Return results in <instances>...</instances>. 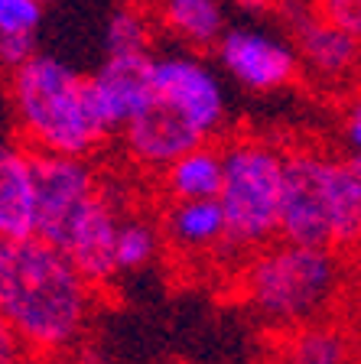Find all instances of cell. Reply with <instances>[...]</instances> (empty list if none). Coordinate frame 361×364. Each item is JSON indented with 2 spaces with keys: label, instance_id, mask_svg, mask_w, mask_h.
<instances>
[{
  "label": "cell",
  "instance_id": "6da1fadb",
  "mask_svg": "<svg viewBox=\"0 0 361 364\" xmlns=\"http://www.w3.org/2000/svg\"><path fill=\"white\" fill-rule=\"evenodd\" d=\"M95 289L46 237L0 241V316L36 361L66 358L82 341L95 312Z\"/></svg>",
  "mask_w": 361,
  "mask_h": 364
},
{
  "label": "cell",
  "instance_id": "7a4b0ae2",
  "mask_svg": "<svg viewBox=\"0 0 361 364\" xmlns=\"http://www.w3.org/2000/svg\"><path fill=\"white\" fill-rule=\"evenodd\" d=\"M345 260L332 247H306L293 241H277L257 247L238 267L241 303L273 328H293L332 309L342 289Z\"/></svg>",
  "mask_w": 361,
  "mask_h": 364
},
{
  "label": "cell",
  "instance_id": "3957f363",
  "mask_svg": "<svg viewBox=\"0 0 361 364\" xmlns=\"http://www.w3.org/2000/svg\"><path fill=\"white\" fill-rule=\"evenodd\" d=\"M10 105L20 140L33 153L91 156L108 140L91 111L85 75L53 55L36 53L10 72Z\"/></svg>",
  "mask_w": 361,
  "mask_h": 364
},
{
  "label": "cell",
  "instance_id": "277c9868",
  "mask_svg": "<svg viewBox=\"0 0 361 364\" xmlns=\"http://www.w3.org/2000/svg\"><path fill=\"white\" fill-rule=\"evenodd\" d=\"M221 212L228 221V257H248L277 241L283 196V150L261 136H234L221 146Z\"/></svg>",
  "mask_w": 361,
  "mask_h": 364
},
{
  "label": "cell",
  "instance_id": "5b68a950",
  "mask_svg": "<svg viewBox=\"0 0 361 364\" xmlns=\"http://www.w3.org/2000/svg\"><path fill=\"white\" fill-rule=\"evenodd\" d=\"M329 163L332 156L316 146L283 150V196H280L277 237L306 244V247H332Z\"/></svg>",
  "mask_w": 361,
  "mask_h": 364
},
{
  "label": "cell",
  "instance_id": "8992f818",
  "mask_svg": "<svg viewBox=\"0 0 361 364\" xmlns=\"http://www.w3.org/2000/svg\"><path fill=\"white\" fill-rule=\"evenodd\" d=\"M36 176V235L53 244L59 231L101 192L88 156L33 153Z\"/></svg>",
  "mask_w": 361,
  "mask_h": 364
},
{
  "label": "cell",
  "instance_id": "52a82bcc",
  "mask_svg": "<svg viewBox=\"0 0 361 364\" xmlns=\"http://www.w3.org/2000/svg\"><path fill=\"white\" fill-rule=\"evenodd\" d=\"M153 62L157 59H150V53L108 55L91 75H85L91 111L108 136L153 101Z\"/></svg>",
  "mask_w": 361,
  "mask_h": 364
},
{
  "label": "cell",
  "instance_id": "ba28073f",
  "mask_svg": "<svg viewBox=\"0 0 361 364\" xmlns=\"http://www.w3.org/2000/svg\"><path fill=\"white\" fill-rule=\"evenodd\" d=\"M117 228H120V215L114 208L111 196L101 189L75 218L62 228L53 244L75 264V270L91 287H108L114 277H120L117 257H114Z\"/></svg>",
  "mask_w": 361,
  "mask_h": 364
},
{
  "label": "cell",
  "instance_id": "9c48e42d",
  "mask_svg": "<svg viewBox=\"0 0 361 364\" xmlns=\"http://www.w3.org/2000/svg\"><path fill=\"white\" fill-rule=\"evenodd\" d=\"M120 140H124L127 156L147 173H163L189 150L209 144V136L189 117H182L176 107L157 98L120 127Z\"/></svg>",
  "mask_w": 361,
  "mask_h": 364
},
{
  "label": "cell",
  "instance_id": "30bf717a",
  "mask_svg": "<svg viewBox=\"0 0 361 364\" xmlns=\"http://www.w3.org/2000/svg\"><path fill=\"white\" fill-rule=\"evenodd\" d=\"M153 98L176 107L209 140L225 121V98H221L219 82L196 59H182L179 55V59L153 62Z\"/></svg>",
  "mask_w": 361,
  "mask_h": 364
},
{
  "label": "cell",
  "instance_id": "8fae6325",
  "mask_svg": "<svg viewBox=\"0 0 361 364\" xmlns=\"http://www.w3.org/2000/svg\"><path fill=\"white\" fill-rule=\"evenodd\" d=\"M221 65L251 91H277L303 75L293 49L251 30H225L215 46Z\"/></svg>",
  "mask_w": 361,
  "mask_h": 364
},
{
  "label": "cell",
  "instance_id": "7c38bea8",
  "mask_svg": "<svg viewBox=\"0 0 361 364\" xmlns=\"http://www.w3.org/2000/svg\"><path fill=\"white\" fill-rule=\"evenodd\" d=\"M286 30H290V39L296 46V59H300V65L306 68L309 75L323 85L348 82L355 95V75L361 68V39L316 20L313 7L300 20L290 23Z\"/></svg>",
  "mask_w": 361,
  "mask_h": 364
},
{
  "label": "cell",
  "instance_id": "4fadbf2b",
  "mask_svg": "<svg viewBox=\"0 0 361 364\" xmlns=\"http://www.w3.org/2000/svg\"><path fill=\"white\" fill-rule=\"evenodd\" d=\"M163 241L182 257H228V221L219 198H196V202H166L159 221Z\"/></svg>",
  "mask_w": 361,
  "mask_h": 364
},
{
  "label": "cell",
  "instance_id": "5bb4252c",
  "mask_svg": "<svg viewBox=\"0 0 361 364\" xmlns=\"http://www.w3.org/2000/svg\"><path fill=\"white\" fill-rule=\"evenodd\" d=\"M36 235V176L26 144H0V241Z\"/></svg>",
  "mask_w": 361,
  "mask_h": 364
},
{
  "label": "cell",
  "instance_id": "9a60e30c",
  "mask_svg": "<svg viewBox=\"0 0 361 364\" xmlns=\"http://www.w3.org/2000/svg\"><path fill=\"white\" fill-rule=\"evenodd\" d=\"M277 364H352V338L342 326L325 318L283 328L277 341Z\"/></svg>",
  "mask_w": 361,
  "mask_h": 364
},
{
  "label": "cell",
  "instance_id": "2e32d148",
  "mask_svg": "<svg viewBox=\"0 0 361 364\" xmlns=\"http://www.w3.org/2000/svg\"><path fill=\"white\" fill-rule=\"evenodd\" d=\"M225 179V156L221 146L202 144L179 156L173 166L163 169L166 202H196V198H219Z\"/></svg>",
  "mask_w": 361,
  "mask_h": 364
},
{
  "label": "cell",
  "instance_id": "e0dca14e",
  "mask_svg": "<svg viewBox=\"0 0 361 364\" xmlns=\"http://www.w3.org/2000/svg\"><path fill=\"white\" fill-rule=\"evenodd\" d=\"M157 23L192 49H211L225 33V14L219 0H159Z\"/></svg>",
  "mask_w": 361,
  "mask_h": 364
},
{
  "label": "cell",
  "instance_id": "ac0fdd59",
  "mask_svg": "<svg viewBox=\"0 0 361 364\" xmlns=\"http://www.w3.org/2000/svg\"><path fill=\"white\" fill-rule=\"evenodd\" d=\"M329 196H332V247L348 254L361 237V176L348 166V159L332 156Z\"/></svg>",
  "mask_w": 361,
  "mask_h": 364
},
{
  "label": "cell",
  "instance_id": "d6986e66",
  "mask_svg": "<svg viewBox=\"0 0 361 364\" xmlns=\"http://www.w3.org/2000/svg\"><path fill=\"white\" fill-rule=\"evenodd\" d=\"M153 33H157V10H143L137 4H124L111 14L105 30V49L108 55H134L150 53Z\"/></svg>",
  "mask_w": 361,
  "mask_h": 364
},
{
  "label": "cell",
  "instance_id": "ffe728a7",
  "mask_svg": "<svg viewBox=\"0 0 361 364\" xmlns=\"http://www.w3.org/2000/svg\"><path fill=\"white\" fill-rule=\"evenodd\" d=\"M163 231L159 225L147 218H120L117 244H114V257H117V273H137L157 260Z\"/></svg>",
  "mask_w": 361,
  "mask_h": 364
},
{
  "label": "cell",
  "instance_id": "44dd1931",
  "mask_svg": "<svg viewBox=\"0 0 361 364\" xmlns=\"http://www.w3.org/2000/svg\"><path fill=\"white\" fill-rule=\"evenodd\" d=\"M313 16L361 39V0H309Z\"/></svg>",
  "mask_w": 361,
  "mask_h": 364
},
{
  "label": "cell",
  "instance_id": "7402d4cb",
  "mask_svg": "<svg viewBox=\"0 0 361 364\" xmlns=\"http://www.w3.org/2000/svg\"><path fill=\"white\" fill-rule=\"evenodd\" d=\"M39 20H43L39 0H0V36L36 33Z\"/></svg>",
  "mask_w": 361,
  "mask_h": 364
},
{
  "label": "cell",
  "instance_id": "603a6c76",
  "mask_svg": "<svg viewBox=\"0 0 361 364\" xmlns=\"http://www.w3.org/2000/svg\"><path fill=\"white\" fill-rule=\"evenodd\" d=\"M36 55V33H16V36H0V65L14 72L23 62Z\"/></svg>",
  "mask_w": 361,
  "mask_h": 364
},
{
  "label": "cell",
  "instance_id": "cb8c5ba5",
  "mask_svg": "<svg viewBox=\"0 0 361 364\" xmlns=\"http://www.w3.org/2000/svg\"><path fill=\"white\" fill-rule=\"evenodd\" d=\"M36 355L30 351V345L20 338L14 326L0 316V364H33Z\"/></svg>",
  "mask_w": 361,
  "mask_h": 364
},
{
  "label": "cell",
  "instance_id": "d4e9b609",
  "mask_svg": "<svg viewBox=\"0 0 361 364\" xmlns=\"http://www.w3.org/2000/svg\"><path fill=\"white\" fill-rule=\"evenodd\" d=\"M342 127H345V136H348V144H352V153L361 150V95H352V98H348Z\"/></svg>",
  "mask_w": 361,
  "mask_h": 364
},
{
  "label": "cell",
  "instance_id": "484cf974",
  "mask_svg": "<svg viewBox=\"0 0 361 364\" xmlns=\"http://www.w3.org/2000/svg\"><path fill=\"white\" fill-rule=\"evenodd\" d=\"M244 10H254V14H267V16H277L283 10L286 0H238Z\"/></svg>",
  "mask_w": 361,
  "mask_h": 364
},
{
  "label": "cell",
  "instance_id": "4316f807",
  "mask_svg": "<svg viewBox=\"0 0 361 364\" xmlns=\"http://www.w3.org/2000/svg\"><path fill=\"white\" fill-rule=\"evenodd\" d=\"M348 257H352V273H355V280H358V287H361V237H358V244H355V247L348 250Z\"/></svg>",
  "mask_w": 361,
  "mask_h": 364
},
{
  "label": "cell",
  "instance_id": "83f0119b",
  "mask_svg": "<svg viewBox=\"0 0 361 364\" xmlns=\"http://www.w3.org/2000/svg\"><path fill=\"white\" fill-rule=\"evenodd\" d=\"M345 159H348V166H352V169H355V173H358V176H361V150L348 153V156H345Z\"/></svg>",
  "mask_w": 361,
  "mask_h": 364
},
{
  "label": "cell",
  "instance_id": "f1b7e54d",
  "mask_svg": "<svg viewBox=\"0 0 361 364\" xmlns=\"http://www.w3.org/2000/svg\"><path fill=\"white\" fill-rule=\"evenodd\" d=\"M43 364H78V361H68V358H49V361H43Z\"/></svg>",
  "mask_w": 361,
  "mask_h": 364
},
{
  "label": "cell",
  "instance_id": "f546056e",
  "mask_svg": "<svg viewBox=\"0 0 361 364\" xmlns=\"http://www.w3.org/2000/svg\"><path fill=\"white\" fill-rule=\"evenodd\" d=\"M39 4H53V0H39Z\"/></svg>",
  "mask_w": 361,
  "mask_h": 364
}]
</instances>
